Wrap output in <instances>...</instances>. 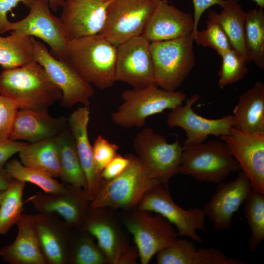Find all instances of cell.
<instances>
[{
	"label": "cell",
	"mask_w": 264,
	"mask_h": 264,
	"mask_svg": "<svg viewBox=\"0 0 264 264\" xmlns=\"http://www.w3.org/2000/svg\"><path fill=\"white\" fill-rule=\"evenodd\" d=\"M0 94L13 101L19 109L36 111L48 110L62 97L61 90L35 60L3 69L0 73Z\"/></svg>",
	"instance_id": "obj_1"
},
{
	"label": "cell",
	"mask_w": 264,
	"mask_h": 264,
	"mask_svg": "<svg viewBox=\"0 0 264 264\" xmlns=\"http://www.w3.org/2000/svg\"><path fill=\"white\" fill-rule=\"evenodd\" d=\"M19 109L13 101L0 94V139H9Z\"/></svg>",
	"instance_id": "obj_39"
},
{
	"label": "cell",
	"mask_w": 264,
	"mask_h": 264,
	"mask_svg": "<svg viewBox=\"0 0 264 264\" xmlns=\"http://www.w3.org/2000/svg\"><path fill=\"white\" fill-rule=\"evenodd\" d=\"M137 208L142 211L155 212L165 218L176 228L178 236L188 237L198 243L202 242L197 231H206L203 210L198 207L186 210L179 207L172 199L169 189L162 184L155 185L147 190Z\"/></svg>",
	"instance_id": "obj_10"
},
{
	"label": "cell",
	"mask_w": 264,
	"mask_h": 264,
	"mask_svg": "<svg viewBox=\"0 0 264 264\" xmlns=\"http://www.w3.org/2000/svg\"><path fill=\"white\" fill-rule=\"evenodd\" d=\"M67 124L66 117H54L48 110L19 109L15 115L9 139L32 143L55 137Z\"/></svg>",
	"instance_id": "obj_22"
},
{
	"label": "cell",
	"mask_w": 264,
	"mask_h": 264,
	"mask_svg": "<svg viewBox=\"0 0 264 264\" xmlns=\"http://www.w3.org/2000/svg\"><path fill=\"white\" fill-rule=\"evenodd\" d=\"M119 147L110 142L101 135H98L92 146V152L95 165L101 173L104 168L117 154Z\"/></svg>",
	"instance_id": "obj_38"
},
{
	"label": "cell",
	"mask_w": 264,
	"mask_h": 264,
	"mask_svg": "<svg viewBox=\"0 0 264 264\" xmlns=\"http://www.w3.org/2000/svg\"><path fill=\"white\" fill-rule=\"evenodd\" d=\"M244 41L246 54L261 69L264 68V12L257 7L246 13Z\"/></svg>",
	"instance_id": "obj_30"
},
{
	"label": "cell",
	"mask_w": 264,
	"mask_h": 264,
	"mask_svg": "<svg viewBox=\"0 0 264 264\" xmlns=\"http://www.w3.org/2000/svg\"><path fill=\"white\" fill-rule=\"evenodd\" d=\"M195 41L198 45L212 48L220 56L232 48L227 37L220 26L209 19L206 21V28L198 31Z\"/></svg>",
	"instance_id": "obj_37"
},
{
	"label": "cell",
	"mask_w": 264,
	"mask_h": 264,
	"mask_svg": "<svg viewBox=\"0 0 264 264\" xmlns=\"http://www.w3.org/2000/svg\"><path fill=\"white\" fill-rule=\"evenodd\" d=\"M36 0H0V33L8 31L11 22L7 18L8 12L20 2L29 7Z\"/></svg>",
	"instance_id": "obj_41"
},
{
	"label": "cell",
	"mask_w": 264,
	"mask_h": 264,
	"mask_svg": "<svg viewBox=\"0 0 264 264\" xmlns=\"http://www.w3.org/2000/svg\"><path fill=\"white\" fill-rule=\"evenodd\" d=\"M124 223L133 237L142 264H149L178 236L174 225L161 215L152 216L138 209L127 215Z\"/></svg>",
	"instance_id": "obj_12"
},
{
	"label": "cell",
	"mask_w": 264,
	"mask_h": 264,
	"mask_svg": "<svg viewBox=\"0 0 264 264\" xmlns=\"http://www.w3.org/2000/svg\"><path fill=\"white\" fill-rule=\"evenodd\" d=\"M19 154L23 165L42 170L54 178L59 177L60 164L56 137L29 143Z\"/></svg>",
	"instance_id": "obj_29"
},
{
	"label": "cell",
	"mask_w": 264,
	"mask_h": 264,
	"mask_svg": "<svg viewBox=\"0 0 264 264\" xmlns=\"http://www.w3.org/2000/svg\"><path fill=\"white\" fill-rule=\"evenodd\" d=\"M34 60L32 37H22L11 33L0 36V66L3 69L21 66Z\"/></svg>",
	"instance_id": "obj_31"
},
{
	"label": "cell",
	"mask_w": 264,
	"mask_h": 264,
	"mask_svg": "<svg viewBox=\"0 0 264 264\" xmlns=\"http://www.w3.org/2000/svg\"><path fill=\"white\" fill-rule=\"evenodd\" d=\"M137 256V249L128 246L121 255L118 264H135Z\"/></svg>",
	"instance_id": "obj_44"
},
{
	"label": "cell",
	"mask_w": 264,
	"mask_h": 264,
	"mask_svg": "<svg viewBox=\"0 0 264 264\" xmlns=\"http://www.w3.org/2000/svg\"><path fill=\"white\" fill-rule=\"evenodd\" d=\"M130 160V154L123 156L117 154L102 170V179L109 180L117 176L127 168Z\"/></svg>",
	"instance_id": "obj_40"
},
{
	"label": "cell",
	"mask_w": 264,
	"mask_h": 264,
	"mask_svg": "<svg viewBox=\"0 0 264 264\" xmlns=\"http://www.w3.org/2000/svg\"><path fill=\"white\" fill-rule=\"evenodd\" d=\"M28 143L10 139H0V167H3L13 155L19 153Z\"/></svg>",
	"instance_id": "obj_42"
},
{
	"label": "cell",
	"mask_w": 264,
	"mask_h": 264,
	"mask_svg": "<svg viewBox=\"0 0 264 264\" xmlns=\"http://www.w3.org/2000/svg\"><path fill=\"white\" fill-rule=\"evenodd\" d=\"M50 8L55 12L60 6H63L65 0H48Z\"/></svg>",
	"instance_id": "obj_46"
},
{
	"label": "cell",
	"mask_w": 264,
	"mask_h": 264,
	"mask_svg": "<svg viewBox=\"0 0 264 264\" xmlns=\"http://www.w3.org/2000/svg\"><path fill=\"white\" fill-rule=\"evenodd\" d=\"M232 117V127L248 132L264 133L263 82H256L240 96Z\"/></svg>",
	"instance_id": "obj_26"
},
{
	"label": "cell",
	"mask_w": 264,
	"mask_h": 264,
	"mask_svg": "<svg viewBox=\"0 0 264 264\" xmlns=\"http://www.w3.org/2000/svg\"><path fill=\"white\" fill-rule=\"evenodd\" d=\"M248 177L251 187L264 193V133H251L232 127L220 136Z\"/></svg>",
	"instance_id": "obj_14"
},
{
	"label": "cell",
	"mask_w": 264,
	"mask_h": 264,
	"mask_svg": "<svg viewBox=\"0 0 264 264\" xmlns=\"http://www.w3.org/2000/svg\"><path fill=\"white\" fill-rule=\"evenodd\" d=\"M130 164L122 173L111 179H102L90 202V208L133 209L147 190L161 183L151 175L136 155L130 154Z\"/></svg>",
	"instance_id": "obj_4"
},
{
	"label": "cell",
	"mask_w": 264,
	"mask_h": 264,
	"mask_svg": "<svg viewBox=\"0 0 264 264\" xmlns=\"http://www.w3.org/2000/svg\"><path fill=\"white\" fill-rule=\"evenodd\" d=\"M149 42L142 36L133 37L117 47L115 81L134 88L156 85Z\"/></svg>",
	"instance_id": "obj_13"
},
{
	"label": "cell",
	"mask_w": 264,
	"mask_h": 264,
	"mask_svg": "<svg viewBox=\"0 0 264 264\" xmlns=\"http://www.w3.org/2000/svg\"><path fill=\"white\" fill-rule=\"evenodd\" d=\"M122 103L111 112L112 122L126 128L141 127L146 119L164 110H172L183 104L185 94L179 91H168L156 85L123 91Z\"/></svg>",
	"instance_id": "obj_5"
},
{
	"label": "cell",
	"mask_w": 264,
	"mask_h": 264,
	"mask_svg": "<svg viewBox=\"0 0 264 264\" xmlns=\"http://www.w3.org/2000/svg\"><path fill=\"white\" fill-rule=\"evenodd\" d=\"M81 229L94 237L108 263L118 264L120 258L128 246L119 227L104 208L89 207Z\"/></svg>",
	"instance_id": "obj_23"
},
{
	"label": "cell",
	"mask_w": 264,
	"mask_h": 264,
	"mask_svg": "<svg viewBox=\"0 0 264 264\" xmlns=\"http://www.w3.org/2000/svg\"><path fill=\"white\" fill-rule=\"evenodd\" d=\"M219 13L210 10L208 19L216 22L227 37L232 48L247 58L244 41V26L246 13L239 0H225Z\"/></svg>",
	"instance_id": "obj_27"
},
{
	"label": "cell",
	"mask_w": 264,
	"mask_h": 264,
	"mask_svg": "<svg viewBox=\"0 0 264 264\" xmlns=\"http://www.w3.org/2000/svg\"><path fill=\"white\" fill-rule=\"evenodd\" d=\"M32 41L34 60L44 67L62 91L61 106L70 109L81 103L89 107L90 99L94 94L92 85L82 78L67 61L54 57L44 43L33 37Z\"/></svg>",
	"instance_id": "obj_9"
},
{
	"label": "cell",
	"mask_w": 264,
	"mask_h": 264,
	"mask_svg": "<svg viewBox=\"0 0 264 264\" xmlns=\"http://www.w3.org/2000/svg\"><path fill=\"white\" fill-rule=\"evenodd\" d=\"M158 264H243L235 258H228L219 249L201 247L196 249L193 242L176 239L156 254Z\"/></svg>",
	"instance_id": "obj_25"
},
{
	"label": "cell",
	"mask_w": 264,
	"mask_h": 264,
	"mask_svg": "<svg viewBox=\"0 0 264 264\" xmlns=\"http://www.w3.org/2000/svg\"><path fill=\"white\" fill-rule=\"evenodd\" d=\"M158 0H108L106 18L101 32L116 46L142 35Z\"/></svg>",
	"instance_id": "obj_8"
},
{
	"label": "cell",
	"mask_w": 264,
	"mask_h": 264,
	"mask_svg": "<svg viewBox=\"0 0 264 264\" xmlns=\"http://www.w3.org/2000/svg\"><path fill=\"white\" fill-rule=\"evenodd\" d=\"M14 242L0 250V256L11 264H46L36 235L34 215L22 214L16 223Z\"/></svg>",
	"instance_id": "obj_24"
},
{
	"label": "cell",
	"mask_w": 264,
	"mask_h": 264,
	"mask_svg": "<svg viewBox=\"0 0 264 264\" xmlns=\"http://www.w3.org/2000/svg\"><path fill=\"white\" fill-rule=\"evenodd\" d=\"M194 18L166 0H158L141 36L153 43L181 38L192 34Z\"/></svg>",
	"instance_id": "obj_19"
},
{
	"label": "cell",
	"mask_w": 264,
	"mask_h": 264,
	"mask_svg": "<svg viewBox=\"0 0 264 264\" xmlns=\"http://www.w3.org/2000/svg\"><path fill=\"white\" fill-rule=\"evenodd\" d=\"M244 215L251 230L249 247L255 252L264 239V193L251 188L244 202Z\"/></svg>",
	"instance_id": "obj_33"
},
{
	"label": "cell",
	"mask_w": 264,
	"mask_h": 264,
	"mask_svg": "<svg viewBox=\"0 0 264 264\" xmlns=\"http://www.w3.org/2000/svg\"><path fill=\"white\" fill-rule=\"evenodd\" d=\"M4 169L13 179L33 184L46 193H61L67 188V185L60 183L45 172L26 167L17 159L7 161Z\"/></svg>",
	"instance_id": "obj_32"
},
{
	"label": "cell",
	"mask_w": 264,
	"mask_h": 264,
	"mask_svg": "<svg viewBox=\"0 0 264 264\" xmlns=\"http://www.w3.org/2000/svg\"><path fill=\"white\" fill-rule=\"evenodd\" d=\"M194 8V29L191 34L194 40L198 31V27L202 14L211 6L219 5L222 7L225 0H192Z\"/></svg>",
	"instance_id": "obj_43"
},
{
	"label": "cell",
	"mask_w": 264,
	"mask_h": 264,
	"mask_svg": "<svg viewBox=\"0 0 264 264\" xmlns=\"http://www.w3.org/2000/svg\"><path fill=\"white\" fill-rule=\"evenodd\" d=\"M195 94L186 99L184 105L181 104L171 110L167 117L169 127H180L186 132V139L184 145L205 142L209 135L220 136L229 134L232 127V115L218 119H208L195 112L193 105L200 98Z\"/></svg>",
	"instance_id": "obj_15"
},
{
	"label": "cell",
	"mask_w": 264,
	"mask_h": 264,
	"mask_svg": "<svg viewBox=\"0 0 264 264\" xmlns=\"http://www.w3.org/2000/svg\"><path fill=\"white\" fill-rule=\"evenodd\" d=\"M256 2L257 6L261 8L264 7V0H253Z\"/></svg>",
	"instance_id": "obj_47"
},
{
	"label": "cell",
	"mask_w": 264,
	"mask_h": 264,
	"mask_svg": "<svg viewBox=\"0 0 264 264\" xmlns=\"http://www.w3.org/2000/svg\"><path fill=\"white\" fill-rule=\"evenodd\" d=\"M251 188L242 171L239 173L234 180L218 184L216 192L203 209L205 217L216 229L223 230L231 228L234 214L243 203Z\"/></svg>",
	"instance_id": "obj_17"
},
{
	"label": "cell",
	"mask_w": 264,
	"mask_h": 264,
	"mask_svg": "<svg viewBox=\"0 0 264 264\" xmlns=\"http://www.w3.org/2000/svg\"><path fill=\"white\" fill-rule=\"evenodd\" d=\"M4 168L0 167V190H6L13 180Z\"/></svg>",
	"instance_id": "obj_45"
},
{
	"label": "cell",
	"mask_w": 264,
	"mask_h": 264,
	"mask_svg": "<svg viewBox=\"0 0 264 264\" xmlns=\"http://www.w3.org/2000/svg\"><path fill=\"white\" fill-rule=\"evenodd\" d=\"M25 186V182L14 179L6 190L0 205V235L6 234L22 216Z\"/></svg>",
	"instance_id": "obj_34"
},
{
	"label": "cell",
	"mask_w": 264,
	"mask_h": 264,
	"mask_svg": "<svg viewBox=\"0 0 264 264\" xmlns=\"http://www.w3.org/2000/svg\"><path fill=\"white\" fill-rule=\"evenodd\" d=\"M107 5L108 0H65L60 19L67 42L100 33Z\"/></svg>",
	"instance_id": "obj_16"
},
{
	"label": "cell",
	"mask_w": 264,
	"mask_h": 264,
	"mask_svg": "<svg viewBox=\"0 0 264 264\" xmlns=\"http://www.w3.org/2000/svg\"><path fill=\"white\" fill-rule=\"evenodd\" d=\"M222 64L218 72V85L220 89L243 79L248 72L249 61L233 48L221 56Z\"/></svg>",
	"instance_id": "obj_36"
},
{
	"label": "cell",
	"mask_w": 264,
	"mask_h": 264,
	"mask_svg": "<svg viewBox=\"0 0 264 264\" xmlns=\"http://www.w3.org/2000/svg\"><path fill=\"white\" fill-rule=\"evenodd\" d=\"M117 46L101 33L68 42L66 61L86 81L101 90L115 82Z\"/></svg>",
	"instance_id": "obj_2"
},
{
	"label": "cell",
	"mask_w": 264,
	"mask_h": 264,
	"mask_svg": "<svg viewBox=\"0 0 264 264\" xmlns=\"http://www.w3.org/2000/svg\"><path fill=\"white\" fill-rule=\"evenodd\" d=\"M89 114V107H79L69 115L67 123L74 138L78 157L86 176L87 196L91 201L97 194L103 179L101 173L95 165L92 146L88 138V126Z\"/></svg>",
	"instance_id": "obj_20"
},
{
	"label": "cell",
	"mask_w": 264,
	"mask_h": 264,
	"mask_svg": "<svg viewBox=\"0 0 264 264\" xmlns=\"http://www.w3.org/2000/svg\"><path fill=\"white\" fill-rule=\"evenodd\" d=\"M191 34L173 40L150 43L155 84L174 91L181 85L195 66Z\"/></svg>",
	"instance_id": "obj_6"
},
{
	"label": "cell",
	"mask_w": 264,
	"mask_h": 264,
	"mask_svg": "<svg viewBox=\"0 0 264 264\" xmlns=\"http://www.w3.org/2000/svg\"><path fill=\"white\" fill-rule=\"evenodd\" d=\"M133 149L151 175L166 188L178 174L182 146L178 141L168 143L151 128L142 130L135 136Z\"/></svg>",
	"instance_id": "obj_7"
},
{
	"label": "cell",
	"mask_w": 264,
	"mask_h": 264,
	"mask_svg": "<svg viewBox=\"0 0 264 264\" xmlns=\"http://www.w3.org/2000/svg\"><path fill=\"white\" fill-rule=\"evenodd\" d=\"M76 237L72 236L70 262L73 264H106L104 253L94 242L92 236L81 229Z\"/></svg>",
	"instance_id": "obj_35"
},
{
	"label": "cell",
	"mask_w": 264,
	"mask_h": 264,
	"mask_svg": "<svg viewBox=\"0 0 264 264\" xmlns=\"http://www.w3.org/2000/svg\"><path fill=\"white\" fill-rule=\"evenodd\" d=\"M29 8V12L23 19L11 22L8 31L22 37L40 38L49 46L54 57L66 61L68 42L61 21L51 12L48 0H36Z\"/></svg>",
	"instance_id": "obj_11"
},
{
	"label": "cell",
	"mask_w": 264,
	"mask_h": 264,
	"mask_svg": "<svg viewBox=\"0 0 264 264\" xmlns=\"http://www.w3.org/2000/svg\"><path fill=\"white\" fill-rule=\"evenodd\" d=\"M66 190L59 193L38 192L29 198L40 213H56L65 220L69 228L81 226L89 208V202L83 189L67 185Z\"/></svg>",
	"instance_id": "obj_18"
},
{
	"label": "cell",
	"mask_w": 264,
	"mask_h": 264,
	"mask_svg": "<svg viewBox=\"0 0 264 264\" xmlns=\"http://www.w3.org/2000/svg\"><path fill=\"white\" fill-rule=\"evenodd\" d=\"M66 128L56 136L60 164L59 177L63 183L83 189L86 193V176L78 157L74 138L70 130Z\"/></svg>",
	"instance_id": "obj_28"
},
{
	"label": "cell",
	"mask_w": 264,
	"mask_h": 264,
	"mask_svg": "<svg viewBox=\"0 0 264 264\" xmlns=\"http://www.w3.org/2000/svg\"><path fill=\"white\" fill-rule=\"evenodd\" d=\"M6 190H0V205L5 196Z\"/></svg>",
	"instance_id": "obj_48"
},
{
	"label": "cell",
	"mask_w": 264,
	"mask_h": 264,
	"mask_svg": "<svg viewBox=\"0 0 264 264\" xmlns=\"http://www.w3.org/2000/svg\"><path fill=\"white\" fill-rule=\"evenodd\" d=\"M36 235L47 264L69 263L72 236L69 228L51 214L34 215Z\"/></svg>",
	"instance_id": "obj_21"
},
{
	"label": "cell",
	"mask_w": 264,
	"mask_h": 264,
	"mask_svg": "<svg viewBox=\"0 0 264 264\" xmlns=\"http://www.w3.org/2000/svg\"><path fill=\"white\" fill-rule=\"evenodd\" d=\"M182 148L177 173L198 181L219 184L231 173L241 170L227 145L220 138Z\"/></svg>",
	"instance_id": "obj_3"
}]
</instances>
